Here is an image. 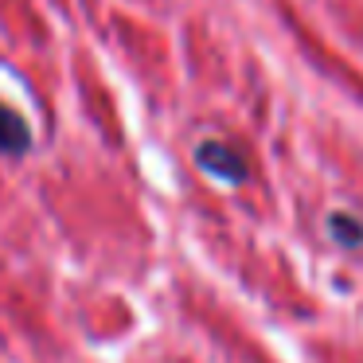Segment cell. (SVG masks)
<instances>
[{
  "instance_id": "cell-2",
  "label": "cell",
  "mask_w": 363,
  "mask_h": 363,
  "mask_svg": "<svg viewBox=\"0 0 363 363\" xmlns=\"http://www.w3.org/2000/svg\"><path fill=\"white\" fill-rule=\"evenodd\" d=\"M28 145H32V129H28V121L20 118L12 106L0 102V152L20 157V152H28Z\"/></svg>"
},
{
  "instance_id": "cell-1",
  "label": "cell",
  "mask_w": 363,
  "mask_h": 363,
  "mask_svg": "<svg viewBox=\"0 0 363 363\" xmlns=\"http://www.w3.org/2000/svg\"><path fill=\"white\" fill-rule=\"evenodd\" d=\"M196 164L203 168L207 176L223 180V184H242V180H246V160H242V152L230 149V145H223V141H203V145H196Z\"/></svg>"
},
{
  "instance_id": "cell-3",
  "label": "cell",
  "mask_w": 363,
  "mask_h": 363,
  "mask_svg": "<svg viewBox=\"0 0 363 363\" xmlns=\"http://www.w3.org/2000/svg\"><path fill=\"white\" fill-rule=\"evenodd\" d=\"M328 235L336 238L344 250H359L363 246V223L347 211H336V215H328Z\"/></svg>"
}]
</instances>
